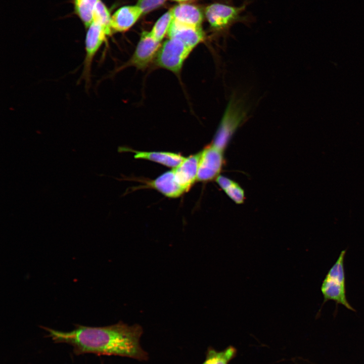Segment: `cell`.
<instances>
[{"label": "cell", "instance_id": "1", "mask_svg": "<svg viewBox=\"0 0 364 364\" xmlns=\"http://www.w3.org/2000/svg\"><path fill=\"white\" fill-rule=\"evenodd\" d=\"M49 336L57 343L70 344L77 354L118 355L145 360L148 354L141 347L143 333L138 324L129 326L122 322L109 326L93 327L78 326L70 332L43 327Z\"/></svg>", "mask_w": 364, "mask_h": 364}, {"label": "cell", "instance_id": "2", "mask_svg": "<svg viewBox=\"0 0 364 364\" xmlns=\"http://www.w3.org/2000/svg\"><path fill=\"white\" fill-rule=\"evenodd\" d=\"M346 250H342L337 261L330 269L322 282L321 290L324 297V304L328 300H333L337 304L355 311L348 302L346 296L345 276L344 260Z\"/></svg>", "mask_w": 364, "mask_h": 364}, {"label": "cell", "instance_id": "3", "mask_svg": "<svg viewBox=\"0 0 364 364\" xmlns=\"http://www.w3.org/2000/svg\"><path fill=\"white\" fill-rule=\"evenodd\" d=\"M192 50L181 40L169 38L161 46L156 55L157 64L162 68L177 73Z\"/></svg>", "mask_w": 364, "mask_h": 364}, {"label": "cell", "instance_id": "4", "mask_svg": "<svg viewBox=\"0 0 364 364\" xmlns=\"http://www.w3.org/2000/svg\"><path fill=\"white\" fill-rule=\"evenodd\" d=\"M247 4L234 6L222 3H214L206 7L204 14L211 28L217 31L228 29L241 20Z\"/></svg>", "mask_w": 364, "mask_h": 364}, {"label": "cell", "instance_id": "5", "mask_svg": "<svg viewBox=\"0 0 364 364\" xmlns=\"http://www.w3.org/2000/svg\"><path fill=\"white\" fill-rule=\"evenodd\" d=\"M85 39V55L81 79L85 80L86 85L90 82L91 69L93 59L108 35L112 32L100 23L93 21L87 28Z\"/></svg>", "mask_w": 364, "mask_h": 364}, {"label": "cell", "instance_id": "6", "mask_svg": "<svg viewBox=\"0 0 364 364\" xmlns=\"http://www.w3.org/2000/svg\"><path fill=\"white\" fill-rule=\"evenodd\" d=\"M243 118V112L233 101L228 105L212 144L223 151Z\"/></svg>", "mask_w": 364, "mask_h": 364}, {"label": "cell", "instance_id": "7", "mask_svg": "<svg viewBox=\"0 0 364 364\" xmlns=\"http://www.w3.org/2000/svg\"><path fill=\"white\" fill-rule=\"evenodd\" d=\"M223 152L212 144L201 152L197 180L207 181L218 176L224 163Z\"/></svg>", "mask_w": 364, "mask_h": 364}, {"label": "cell", "instance_id": "8", "mask_svg": "<svg viewBox=\"0 0 364 364\" xmlns=\"http://www.w3.org/2000/svg\"><path fill=\"white\" fill-rule=\"evenodd\" d=\"M160 47V41L155 39L150 32L144 31L130 59V64L139 68H145L157 55Z\"/></svg>", "mask_w": 364, "mask_h": 364}, {"label": "cell", "instance_id": "9", "mask_svg": "<svg viewBox=\"0 0 364 364\" xmlns=\"http://www.w3.org/2000/svg\"><path fill=\"white\" fill-rule=\"evenodd\" d=\"M201 152L191 155L172 170L177 183L185 192L188 191L197 179Z\"/></svg>", "mask_w": 364, "mask_h": 364}, {"label": "cell", "instance_id": "10", "mask_svg": "<svg viewBox=\"0 0 364 364\" xmlns=\"http://www.w3.org/2000/svg\"><path fill=\"white\" fill-rule=\"evenodd\" d=\"M169 38H177L193 49L205 38V34L201 27L182 24L174 21L169 28Z\"/></svg>", "mask_w": 364, "mask_h": 364}, {"label": "cell", "instance_id": "11", "mask_svg": "<svg viewBox=\"0 0 364 364\" xmlns=\"http://www.w3.org/2000/svg\"><path fill=\"white\" fill-rule=\"evenodd\" d=\"M142 14V11L137 5L120 8L111 17L112 32H123L128 30Z\"/></svg>", "mask_w": 364, "mask_h": 364}, {"label": "cell", "instance_id": "12", "mask_svg": "<svg viewBox=\"0 0 364 364\" xmlns=\"http://www.w3.org/2000/svg\"><path fill=\"white\" fill-rule=\"evenodd\" d=\"M173 20L182 24L201 27L204 14L198 7L188 4H180L171 9Z\"/></svg>", "mask_w": 364, "mask_h": 364}, {"label": "cell", "instance_id": "13", "mask_svg": "<svg viewBox=\"0 0 364 364\" xmlns=\"http://www.w3.org/2000/svg\"><path fill=\"white\" fill-rule=\"evenodd\" d=\"M149 186L169 198H177L185 191L176 181L173 170L166 172L149 183Z\"/></svg>", "mask_w": 364, "mask_h": 364}, {"label": "cell", "instance_id": "14", "mask_svg": "<svg viewBox=\"0 0 364 364\" xmlns=\"http://www.w3.org/2000/svg\"><path fill=\"white\" fill-rule=\"evenodd\" d=\"M134 158L154 161L165 166L175 168L185 159L180 154L166 152L134 151Z\"/></svg>", "mask_w": 364, "mask_h": 364}, {"label": "cell", "instance_id": "15", "mask_svg": "<svg viewBox=\"0 0 364 364\" xmlns=\"http://www.w3.org/2000/svg\"><path fill=\"white\" fill-rule=\"evenodd\" d=\"M236 354L237 349L231 345L221 351L209 347L205 359L201 364H229Z\"/></svg>", "mask_w": 364, "mask_h": 364}, {"label": "cell", "instance_id": "16", "mask_svg": "<svg viewBox=\"0 0 364 364\" xmlns=\"http://www.w3.org/2000/svg\"><path fill=\"white\" fill-rule=\"evenodd\" d=\"M100 0H73L74 12L85 28L93 21L95 8Z\"/></svg>", "mask_w": 364, "mask_h": 364}, {"label": "cell", "instance_id": "17", "mask_svg": "<svg viewBox=\"0 0 364 364\" xmlns=\"http://www.w3.org/2000/svg\"><path fill=\"white\" fill-rule=\"evenodd\" d=\"M173 21L171 10L164 14L155 23L151 31L153 36L160 41L168 31Z\"/></svg>", "mask_w": 364, "mask_h": 364}, {"label": "cell", "instance_id": "18", "mask_svg": "<svg viewBox=\"0 0 364 364\" xmlns=\"http://www.w3.org/2000/svg\"><path fill=\"white\" fill-rule=\"evenodd\" d=\"M111 17L108 8L100 0L95 8L93 21L100 23L112 32L111 28Z\"/></svg>", "mask_w": 364, "mask_h": 364}, {"label": "cell", "instance_id": "19", "mask_svg": "<svg viewBox=\"0 0 364 364\" xmlns=\"http://www.w3.org/2000/svg\"><path fill=\"white\" fill-rule=\"evenodd\" d=\"M224 191L236 203L240 204L243 203L245 199L244 192L237 183L233 181Z\"/></svg>", "mask_w": 364, "mask_h": 364}, {"label": "cell", "instance_id": "20", "mask_svg": "<svg viewBox=\"0 0 364 364\" xmlns=\"http://www.w3.org/2000/svg\"><path fill=\"white\" fill-rule=\"evenodd\" d=\"M166 0H138L137 5L142 11L143 14L147 13L164 4Z\"/></svg>", "mask_w": 364, "mask_h": 364}, {"label": "cell", "instance_id": "21", "mask_svg": "<svg viewBox=\"0 0 364 364\" xmlns=\"http://www.w3.org/2000/svg\"><path fill=\"white\" fill-rule=\"evenodd\" d=\"M216 181L223 191L233 182V181L230 178L222 175L217 176L216 179Z\"/></svg>", "mask_w": 364, "mask_h": 364}, {"label": "cell", "instance_id": "22", "mask_svg": "<svg viewBox=\"0 0 364 364\" xmlns=\"http://www.w3.org/2000/svg\"><path fill=\"white\" fill-rule=\"evenodd\" d=\"M173 1L177 2H186L188 1H191L193 0H172Z\"/></svg>", "mask_w": 364, "mask_h": 364}]
</instances>
